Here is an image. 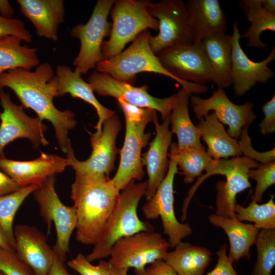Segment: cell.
<instances>
[{
    "label": "cell",
    "instance_id": "cell-8",
    "mask_svg": "<svg viewBox=\"0 0 275 275\" xmlns=\"http://www.w3.org/2000/svg\"><path fill=\"white\" fill-rule=\"evenodd\" d=\"M56 175L48 177L34 191V198L38 205L41 216L49 234L52 224L57 240L52 248L56 256L64 262L69 252V241L76 229L77 216L73 205L66 206L60 199L55 188Z\"/></svg>",
    "mask_w": 275,
    "mask_h": 275
},
{
    "label": "cell",
    "instance_id": "cell-50",
    "mask_svg": "<svg viewBox=\"0 0 275 275\" xmlns=\"http://www.w3.org/2000/svg\"><path fill=\"white\" fill-rule=\"evenodd\" d=\"M0 275H4L2 272L0 271Z\"/></svg>",
    "mask_w": 275,
    "mask_h": 275
},
{
    "label": "cell",
    "instance_id": "cell-11",
    "mask_svg": "<svg viewBox=\"0 0 275 275\" xmlns=\"http://www.w3.org/2000/svg\"><path fill=\"white\" fill-rule=\"evenodd\" d=\"M122 127L120 119L115 114L103 123L102 131L98 135L92 134L90 137L92 151L86 160H78L74 154L72 145L66 153L69 166L75 174L92 176H108L115 169L117 154L119 152L116 146V139Z\"/></svg>",
    "mask_w": 275,
    "mask_h": 275
},
{
    "label": "cell",
    "instance_id": "cell-16",
    "mask_svg": "<svg viewBox=\"0 0 275 275\" xmlns=\"http://www.w3.org/2000/svg\"><path fill=\"white\" fill-rule=\"evenodd\" d=\"M156 56L163 67L181 81L200 85L211 82L210 64L201 42L177 45Z\"/></svg>",
    "mask_w": 275,
    "mask_h": 275
},
{
    "label": "cell",
    "instance_id": "cell-49",
    "mask_svg": "<svg viewBox=\"0 0 275 275\" xmlns=\"http://www.w3.org/2000/svg\"><path fill=\"white\" fill-rule=\"evenodd\" d=\"M262 7L268 12L275 14L274 0H262Z\"/></svg>",
    "mask_w": 275,
    "mask_h": 275
},
{
    "label": "cell",
    "instance_id": "cell-18",
    "mask_svg": "<svg viewBox=\"0 0 275 275\" xmlns=\"http://www.w3.org/2000/svg\"><path fill=\"white\" fill-rule=\"evenodd\" d=\"M231 76L233 89L237 97L244 95L257 83L266 84L274 77L273 70L268 65L275 59L273 46L268 56L260 62L249 59L241 48L238 22L233 25Z\"/></svg>",
    "mask_w": 275,
    "mask_h": 275
},
{
    "label": "cell",
    "instance_id": "cell-2",
    "mask_svg": "<svg viewBox=\"0 0 275 275\" xmlns=\"http://www.w3.org/2000/svg\"><path fill=\"white\" fill-rule=\"evenodd\" d=\"M120 191L108 176L75 174L71 198L76 209V240L94 245L118 202Z\"/></svg>",
    "mask_w": 275,
    "mask_h": 275
},
{
    "label": "cell",
    "instance_id": "cell-12",
    "mask_svg": "<svg viewBox=\"0 0 275 275\" xmlns=\"http://www.w3.org/2000/svg\"><path fill=\"white\" fill-rule=\"evenodd\" d=\"M147 10L158 21L159 33L149 39L150 47L157 55L171 47L193 43L190 25L184 2L182 0L148 1Z\"/></svg>",
    "mask_w": 275,
    "mask_h": 275
},
{
    "label": "cell",
    "instance_id": "cell-48",
    "mask_svg": "<svg viewBox=\"0 0 275 275\" xmlns=\"http://www.w3.org/2000/svg\"><path fill=\"white\" fill-rule=\"evenodd\" d=\"M0 246L7 250L15 251L4 231L0 226Z\"/></svg>",
    "mask_w": 275,
    "mask_h": 275
},
{
    "label": "cell",
    "instance_id": "cell-30",
    "mask_svg": "<svg viewBox=\"0 0 275 275\" xmlns=\"http://www.w3.org/2000/svg\"><path fill=\"white\" fill-rule=\"evenodd\" d=\"M262 0H242L239 5L244 12L250 26L240 38H247V46L264 49L267 44L261 40V34L265 31L275 32V14L262 7Z\"/></svg>",
    "mask_w": 275,
    "mask_h": 275
},
{
    "label": "cell",
    "instance_id": "cell-17",
    "mask_svg": "<svg viewBox=\"0 0 275 275\" xmlns=\"http://www.w3.org/2000/svg\"><path fill=\"white\" fill-rule=\"evenodd\" d=\"M190 99L197 119L203 118L212 111L222 124L228 126L227 132L236 140L239 138L243 128L249 126L256 118L253 102L236 104L228 98L222 88L213 91L208 98L203 99L191 94Z\"/></svg>",
    "mask_w": 275,
    "mask_h": 275
},
{
    "label": "cell",
    "instance_id": "cell-22",
    "mask_svg": "<svg viewBox=\"0 0 275 275\" xmlns=\"http://www.w3.org/2000/svg\"><path fill=\"white\" fill-rule=\"evenodd\" d=\"M21 13L32 23L36 35L56 41L65 22L63 0H17Z\"/></svg>",
    "mask_w": 275,
    "mask_h": 275
},
{
    "label": "cell",
    "instance_id": "cell-9",
    "mask_svg": "<svg viewBox=\"0 0 275 275\" xmlns=\"http://www.w3.org/2000/svg\"><path fill=\"white\" fill-rule=\"evenodd\" d=\"M177 143L170 145V157L167 174L157 187L153 196L142 207L144 216L149 220H154L160 217L163 233L168 237V241L171 248H174L182 240L193 233L189 224L180 222L176 217L174 203V181L178 173L177 163L175 157Z\"/></svg>",
    "mask_w": 275,
    "mask_h": 275
},
{
    "label": "cell",
    "instance_id": "cell-47",
    "mask_svg": "<svg viewBox=\"0 0 275 275\" xmlns=\"http://www.w3.org/2000/svg\"><path fill=\"white\" fill-rule=\"evenodd\" d=\"M105 269L107 275H128V270L114 267L108 261H105Z\"/></svg>",
    "mask_w": 275,
    "mask_h": 275
},
{
    "label": "cell",
    "instance_id": "cell-21",
    "mask_svg": "<svg viewBox=\"0 0 275 275\" xmlns=\"http://www.w3.org/2000/svg\"><path fill=\"white\" fill-rule=\"evenodd\" d=\"M152 122L155 125L156 135L150 142L148 150L142 155L141 158L143 166L146 167L148 176L145 194L147 201L153 196L167 174L169 165L168 151L172 135L169 129V116L160 124L156 115Z\"/></svg>",
    "mask_w": 275,
    "mask_h": 275
},
{
    "label": "cell",
    "instance_id": "cell-44",
    "mask_svg": "<svg viewBox=\"0 0 275 275\" xmlns=\"http://www.w3.org/2000/svg\"><path fill=\"white\" fill-rule=\"evenodd\" d=\"M21 187L0 170V196L13 193Z\"/></svg>",
    "mask_w": 275,
    "mask_h": 275
},
{
    "label": "cell",
    "instance_id": "cell-38",
    "mask_svg": "<svg viewBox=\"0 0 275 275\" xmlns=\"http://www.w3.org/2000/svg\"><path fill=\"white\" fill-rule=\"evenodd\" d=\"M249 125L242 129L238 141L240 150L244 156L251 158L261 163L269 162L275 160L274 148L271 150L263 152H259L253 149L251 144V139L248 134Z\"/></svg>",
    "mask_w": 275,
    "mask_h": 275
},
{
    "label": "cell",
    "instance_id": "cell-7",
    "mask_svg": "<svg viewBox=\"0 0 275 275\" xmlns=\"http://www.w3.org/2000/svg\"><path fill=\"white\" fill-rule=\"evenodd\" d=\"M148 1H115L109 13L113 21L109 38L104 40L101 46L104 60L119 54L127 44L145 30L158 31V20L148 11Z\"/></svg>",
    "mask_w": 275,
    "mask_h": 275
},
{
    "label": "cell",
    "instance_id": "cell-3",
    "mask_svg": "<svg viewBox=\"0 0 275 275\" xmlns=\"http://www.w3.org/2000/svg\"><path fill=\"white\" fill-rule=\"evenodd\" d=\"M147 181H132L120 193L117 204L91 253L86 257L90 261L102 260L109 256L114 244L119 239L141 231H153V227L142 221L138 214V207L145 196Z\"/></svg>",
    "mask_w": 275,
    "mask_h": 275
},
{
    "label": "cell",
    "instance_id": "cell-35",
    "mask_svg": "<svg viewBox=\"0 0 275 275\" xmlns=\"http://www.w3.org/2000/svg\"><path fill=\"white\" fill-rule=\"evenodd\" d=\"M255 244L257 258L251 275H272L275 266V229L260 230Z\"/></svg>",
    "mask_w": 275,
    "mask_h": 275
},
{
    "label": "cell",
    "instance_id": "cell-36",
    "mask_svg": "<svg viewBox=\"0 0 275 275\" xmlns=\"http://www.w3.org/2000/svg\"><path fill=\"white\" fill-rule=\"evenodd\" d=\"M249 178L256 181V185L252 201L260 203L267 189L275 183V161L260 163L248 172Z\"/></svg>",
    "mask_w": 275,
    "mask_h": 275
},
{
    "label": "cell",
    "instance_id": "cell-26",
    "mask_svg": "<svg viewBox=\"0 0 275 275\" xmlns=\"http://www.w3.org/2000/svg\"><path fill=\"white\" fill-rule=\"evenodd\" d=\"M201 43L210 64L211 82L223 89L232 86L231 35L225 33L208 36Z\"/></svg>",
    "mask_w": 275,
    "mask_h": 275
},
{
    "label": "cell",
    "instance_id": "cell-28",
    "mask_svg": "<svg viewBox=\"0 0 275 275\" xmlns=\"http://www.w3.org/2000/svg\"><path fill=\"white\" fill-rule=\"evenodd\" d=\"M168 252L163 260L177 275H204L211 261L212 253L203 246L181 241Z\"/></svg>",
    "mask_w": 275,
    "mask_h": 275
},
{
    "label": "cell",
    "instance_id": "cell-13",
    "mask_svg": "<svg viewBox=\"0 0 275 275\" xmlns=\"http://www.w3.org/2000/svg\"><path fill=\"white\" fill-rule=\"evenodd\" d=\"M170 248L168 240L160 234L154 231H141L116 242L108 262L117 268L140 270L163 259Z\"/></svg>",
    "mask_w": 275,
    "mask_h": 275
},
{
    "label": "cell",
    "instance_id": "cell-42",
    "mask_svg": "<svg viewBox=\"0 0 275 275\" xmlns=\"http://www.w3.org/2000/svg\"><path fill=\"white\" fill-rule=\"evenodd\" d=\"M264 115L259 124L260 133L263 135L273 133L275 131V95L261 107Z\"/></svg>",
    "mask_w": 275,
    "mask_h": 275
},
{
    "label": "cell",
    "instance_id": "cell-40",
    "mask_svg": "<svg viewBox=\"0 0 275 275\" xmlns=\"http://www.w3.org/2000/svg\"><path fill=\"white\" fill-rule=\"evenodd\" d=\"M7 36L17 37L28 43L32 42L33 39L23 21L18 18H6L0 15V38Z\"/></svg>",
    "mask_w": 275,
    "mask_h": 275
},
{
    "label": "cell",
    "instance_id": "cell-43",
    "mask_svg": "<svg viewBox=\"0 0 275 275\" xmlns=\"http://www.w3.org/2000/svg\"><path fill=\"white\" fill-rule=\"evenodd\" d=\"M136 275H177L174 269L163 259H159L144 268L134 270Z\"/></svg>",
    "mask_w": 275,
    "mask_h": 275
},
{
    "label": "cell",
    "instance_id": "cell-32",
    "mask_svg": "<svg viewBox=\"0 0 275 275\" xmlns=\"http://www.w3.org/2000/svg\"><path fill=\"white\" fill-rule=\"evenodd\" d=\"M38 187L36 185L21 187L18 190L0 196V226L15 251L13 222L16 213L25 200Z\"/></svg>",
    "mask_w": 275,
    "mask_h": 275
},
{
    "label": "cell",
    "instance_id": "cell-6",
    "mask_svg": "<svg viewBox=\"0 0 275 275\" xmlns=\"http://www.w3.org/2000/svg\"><path fill=\"white\" fill-rule=\"evenodd\" d=\"M260 163L245 156H237L230 159H212L206 173L199 177L189 192L194 195L201 184L207 178L214 175H222L226 180L218 181L215 184V214L217 215L234 218L236 196L251 187L249 171L257 168Z\"/></svg>",
    "mask_w": 275,
    "mask_h": 275
},
{
    "label": "cell",
    "instance_id": "cell-33",
    "mask_svg": "<svg viewBox=\"0 0 275 275\" xmlns=\"http://www.w3.org/2000/svg\"><path fill=\"white\" fill-rule=\"evenodd\" d=\"M274 197V194L271 195L267 202L261 204L251 201L246 207L236 203L235 217L241 222H253L259 230L275 229Z\"/></svg>",
    "mask_w": 275,
    "mask_h": 275
},
{
    "label": "cell",
    "instance_id": "cell-46",
    "mask_svg": "<svg viewBox=\"0 0 275 275\" xmlns=\"http://www.w3.org/2000/svg\"><path fill=\"white\" fill-rule=\"evenodd\" d=\"M14 10L7 0H0V15L6 18H13Z\"/></svg>",
    "mask_w": 275,
    "mask_h": 275
},
{
    "label": "cell",
    "instance_id": "cell-37",
    "mask_svg": "<svg viewBox=\"0 0 275 275\" xmlns=\"http://www.w3.org/2000/svg\"><path fill=\"white\" fill-rule=\"evenodd\" d=\"M0 271L4 275H35L15 251L1 246Z\"/></svg>",
    "mask_w": 275,
    "mask_h": 275
},
{
    "label": "cell",
    "instance_id": "cell-39",
    "mask_svg": "<svg viewBox=\"0 0 275 275\" xmlns=\"http://www.w3.org/2000/svg\"><path fill=\"white\" fill-rule=\"evenodd\" d=\"M67 265L80 275H107L105 261L100 260L98 265H94L82 253L69 260Z\"/></svg>",
    "mask_w": 275,
    "mask_h": 275
},
{
    "label": "cell",
    "instance_id": "cell-24",
    "mask_svg": "<svg viewBox=\"0 0 275 275\" xmlns=\"http://www.w3.org/2000/svg\"><path fill=\"white\" fill-rule=\"evenodd\" d=\"M56 75L58 79L57 97H62L69 94L73 98H79L95 109L98 121L94 134H99L102 131L103 122L115 114V112L105 107L98 101L91 85L82 79L80 73L72 71L67 66L58 65Z\"/></svg>",
    "mask_w": 275,
    "mask_h": 275
},
{
    "label": "cell",
    "instance_id": "cell-31",
    "mask_svg": "<svg viewBox=\"0 0 275 275\" xmlns=\"http://www.w3.org/2000/svg\"><path fill=\"white\" fill-rule=\"evenodd\" d=\"M22 41L14 36L0 38V74L19 68L31 70L40 64L37 49L22 45Z\"/></svg>",
    "mask_w": 275,
    "mask_h": 275
},
{
    "label": "cell",
    "instance_id": "cell-25",
    "mask_svg": "<svg viewBox=\"0 0 275 275\" xmlns=\"http://www.w3.org/2000/svg\"><path fill=\"white\" fill-rule=\"evenodd\" d=\"M208 220L212 225L223 229L227 235L230 244L228 255L232 263H236L241 259H251L250 249L255 244L260 230L254 224L213 213L208 217Z\"/></svg>",
    "mask_w": 275,
    "mask_h": 275
},
{
    "label": "cell",
    "instance_id": "cell-1",
    "mask_svg": "<svg viewBox=\"0 0 275 275\" xmlns=\"http://www.w3.org/2000/svg\"><path fill=\"white\" fill-rule=\"evenodd\" d=\"M13 91L24 108L32 109L43 121L52 125L58 146L66 153L71 145L69 132L76 125L75 114L70 109L60 111L53 100L57 97L58 79L48 63L38 65L34 71L16 68L0 74V89Z\"/></svg>",
    "mask_w": 275,
    "mask_h": 275
},
{
    "label": "cell",
    "instance_id": "cell-5",
    "mask_svg": "<svg viewBox=\"0 0 275 275\" xmlns=\"http://www.w3.org/2000/svg\"><path fill=\"white\" fill-rule=\"evenodd\" d=\"M124 115L125 135L120 151L119 165L111 180L120 191L133 180H141L145 176L142 163V151L148 143L150 132H146L147 125L157 115L156 111L130 104L118 99Z\"/></svg>",
    "mask_w": 275,
    "mask_h": 275
},
{
    "label": "cell",
    "instance_id": "cell-14",
    "mask_svg": "<svg viewBox=\"0 0 275 275\" xmlns=\"http://www.w3.org/2000/svg\"><path fill=\"white\" fill-rule=\"evenodd\" d=\"M0 104V157L5 156V147L18 139L28 140L37 150L49 144L45 136L47 126L38 117L28 115L24 107L13 102L9 94L1 89Z\"/></svg>",
    "mask_w": 275,
    "mask_h": 275
},
{
    "label": "cell",
    "instance_id": "cell-19",
    "mask_svg": "<svg viewBox=\"0 0 275 275\" xmlns=\"http://www.w3.org/2000/svg\"><path fill=\"white\" fill-rule=\"evenodd\" d=\"M68 160L60 156L41 153L31 160H15L0 157V170L21 187L39 186L48 177L64 171Z\"/></svg>",
    "mask_w": 275,
    "mask_h": 275
},
{
    "label": "cell",
    "instance_id": "cell-15",
    "mask_svg": "<svg viewBox=\"0 0 275 275\" xmlns=\"http://www.w3.org/2000/svg\"><path fill=\"white\" fill-rule=\"evenodd\" d=\"M88 82L98 95L113 97L133 105L158 111L162 121L170 116L177 101L176 94L163 98L155 97L148 93L149 87L146 85L135 87L97 70L90 75Z\"/></svg>",
    "mask_w": 275,
    "mask_h": 275
},
{
    "label": "cell",
    "instance_id": "cell-4",
    "mask_svg": "<svg viewBox=\"0 0 275 275\" xmlns=\"http://www.w3.org/2000/svg\"><path fill=\"white\" fill-rule=\"evenodd\" d=\"M151 36L149 30L142 32L126 49L111 59L99 62L96 66V70L108 74L116 80L132 85L138 74L155 73L175 80L191 94L206 92L208 88L205 85L181 81L163 67L150 47L149 39Z\"/></svg>",
    "mask_w": 275,
    "mask_h": 275
},
{
    "label": "cell",
    "instance_id": "cell-27",
    "mask_svg": "<svg viewBox=\"0 0 275 275\" xmlns=\"http://www.w3.org/2000/svg\"><path fill=\"white\" fill-rule=\"evenodd\" d=\"M196 127L207 146V153L213 160L242 155L238 141L229 135L214 112L200 119Z\"/></svg>",
    "mask_w": 275,
    "mask_h": 275
},
{
    "label": "cell",
    "instance_id": "cell-29",
    "mask_svg": "<svg viewBox=\"0 0 275 275\" xmlns=\"http://www.w3.org/2000/svg\"><path fill=\"white\" fill-rule=\"evenodd\" d=\"M177 101L170 116L172 133L176 135L178 150L195 147L206 149L201 142L198 129L192 122L188 112L189 99L191 93L181 88L176 94Z\"/></svg>",
    "mask_w": 275,
    "mask_h": 275
},
{
    "label": "cell",
    "instance_id": "cell-23",
    "mask_svg": "<svg viewBox=\"0 0 275 275\" xmlns=\"http://www.w3.org/2000/svg\"><path fill=\"white\" fill-rule=\"evenodd\" d=\"M193 42L205 37L225 34L227 18L218 0H189L185 3Z\"/></svg>",
    "mask_w": 275,
    "mask_h": 275
},
{
    "label": "cell",
    "instance_id": "cell-41",
    "mask_svg": "<svg viewBox=\"0 0 275 275\" xmlns=\"http://www.w3.org/2000/svg\"><path fill=\"white\" fill-rule=\"evenodd\" d=\"M227 250L226 243L219 246L216 253L217 260L215 267L205 275H241L239 274L234 269L233 263L227 254Z\"/></svg>",
    "mask_w": 275,
    "mask_h": 275
},
{
    "label": "cell",
    "instance_id": "cell-20",
    "mask_svg": "<svg viewBox=\"0 0 275 275\" xmlns=\"http://www.w3.org/2000/svg\"><path fill=\"white\" fill-rule=\"evenodd\" d=\"M15 252L35 275H48L56 255L44 234L35 226L14 228Z\"/></svg>",
    "mask_w": 275,
    "mask_h": 275
},
{
    "label": "cell",
    "instance_id": "cell-10",
    "mask_svg": "<svg viewBox=\"0 0 275 275\" xmlns=\"http://www.w3.org/2000/svg\"><path fill=\"white\" fill-rule=\"evenodd\" d=\"M115 2V0H98L88 22L71 29V36L80 42V49L73 65L74 71L81 74H86L104 60L101 46L104 39L111 33L112 24L107 21V17Z\"/></svg>",
    "mask_w": 275,
    "mask_h": 275
},
{
    "label": "cell",
    "instance_id": "cell-34",
    "mask_svg": "<svg viewBox=\"0 0 275 275\" xmlns=\"http://www.w3.org/2000/svg\"><path fill=\"white\" fill-rule=\"evenodd\" d=\"M175 157L177 166L182 170L184 182L190 184L197 177H199L213 159L206 149L188 147L178 150L175 148Z\"/></svg>",
    "mask_w": 275,
    "mask_h": 275
},
{
    "label": "cell",
    "instance_id": "cell-45",
    "mask_svg": "<svg viewBox=\"0 0 275 275\" xmlns=\"http://www.w3.org/2000/svg\"><path fill=\"white\" fill-rule=\"evenodd\" d=\"M48 275H71L67 269L64 262L57 256L54 259Z\"/></svg>",
    "mask_w": 275,
    "mask_h": 275
}]
</instances>
